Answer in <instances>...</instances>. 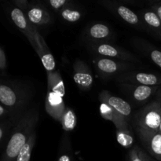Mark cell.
<instances>
[{
    "label": "cell",
    "instance_id": "6da1fadb",
    "mask_svg": "<svg viewBox=\"0 0 161 161\" xmlns=\"http://www.w3.org/2000/svg\"><path fill=\"white\" fill-rule=\"evenodd\" d=\"M39 119V113L36 107L29 108L22 115L11 132L0 161L17 160L20 151L36 130Z\"/></svg>",
    "mask_w": 161,
    "mask_h": 161
},
{
    "label": "cell",
    "instance_id": "7a4b0ae2",
    "mask_svg": "<svg viewBox=\"0 0 161 161\" xmlns=\"http://www.w3.org/2000/svg\"><path fill=\"white\" fill-rule=\"evenodd\" d=\"M33 94L31 87L24 82L0 76V105L20 119L28 109Z\"/></svg>",
    "mask_w": 161,
    "mask_h": 161
},
{
    "label": "cell",
    "instance_id": "3957f363",
    "mask_svg": "<svg viewBox=\"0 0 161 161\" xmlns=\"http://www.w3.org/2000/svg\"><path fill=\"white\" fill-rule=\"evenodd\" d=\"M47 74V91L45 101V109L47 114L59 122L66 106L64 102L65 94L62 77L58 71Z\"/></svg>",
    "mask_w": 161,
    "mask_h": 161
},
{
    "label": "cell",
    "instance_id": "277c9868",
    "mask_svg": "<svg viewBox=\"0 0 161 161\" xmlns=\"http://www.w3.org/2000/svg\"><path fill=\"white\" fill-rule=\"evenodd\" d=\"M134 129L158 131L161 123V102L156 100L145 105L132 116Z\"/></svg>",
    "mask_w": 161,
    "mask_h": 161
},
{
    "label": "cell",
    "instance_id": "5b68a950",
    "mask_svg": "<svg viewBox=\"0 0 161 161\" xmlns=\"http://www.w3.org/2000/svg\"><path fill=\"white\" fill-rule=\"evenodd\" d=\"M92 61L97 76L104 80L116 78L120 74L135 69L134 63L102 57H95Z\"/></svg>",
    "mask_w": 161,
    "mask_h": 161
},
{
    "label": "cell",
    "instance_id": "8992f818",
    "mask_svg": "<svg viewBox=\"0 0 161 161\" xmlns=\"http://www.w3.org/2000/svg\"><path fill=\"white\" fill-rule=\"evenodd\" d=\"M86 48L95 57L119 60L130 63L140 62V59L134 53L111 42L86 44Z\"/></svg>",
    "mask_w": 161,
    "mask_h": 161
},
{
    "label": "cell",
    "instance_id": "52a82bcc",
    "mask_svg": "<svg viewBox=\"0 0 161 161\" xmlns=\"http://www.w3.org/2000/svg\"><path fill=\"white\" fill-rule=\"evenodd\" d=\"M99 3H101L112 14L116 15L117 17H119L121 20H124L125 23L131 26L132 28L140 30V31H146L144 25L142 23L141 19L138 14L129 9L122 3L119 1H114V0H103V1L99 2Z\"/></svg>",
    "mask_w": 161,
    "mask_h": 161
},
{
    "label": "cell",
    "instance_id": "ba28073f",
    "mask_svg": "<svg viewBox=\"0 0 161 161\" xmlns=\"http://www.w3.org/2000/svg\"><path fill=\"white\" fill-rule=\"evenodd\" d=\"M6 10L10 20L14 23V25L18 28L20 32L23 33L26 36L28 42H30L33 49L36 50V35L38 31L37 28H36V27L31 25V23L29 21L28 17L25 15V14L21 9L16 7L14 5L7 6Z\"/></svg>",
    "mask_w": 161,
    "mask_h": 161
},
{
    "label": "cell",
    "instance_id": "9c48e42d",
    "mask_svg": "<svg viewBox=\"0 0 161 161\" xmlns=\"http://www.w3.org/2000/svg\"><path fill=\"white\" fill-rule=\"evenodd\" d=\"M82 38L86 44L110 42L114 39V31L106 24L94 22L85 27Z\"/></svg>",
    "mask_w": 161,
    "mask_h": 161
},
{
    "label": "cell",
    "instance_id": "30bf717a",
    "mask_svg": "<svg viewBox=\"0 0 161 161\" xmlns=\"http://www.w3.org/2000/svg\"><path fill=\"white\" fill-rule=\"evenodd\" d=\"M115 80L119 83H127L149 86H158L161 85V75L160 74L138 72L135 70L124 72L116 76Z\"/></svg>",
    "mask_w": 161,
    "mask_h": 161
},
{
    "label": "cell",
    "instance_id": "8fae6325",
    "mask_svg": "<svg viewBox=\"0 0 161 161\" xmlns=\"http://www.w3.org/2000/svg\"><path fill=\"white\" fill-rule=\"evenodd\" d=\"M72 78L81 91H89L94 85V78L89 66L85 61L77 59L73 64Z\"/></svg>",
    "mask_w": 161,
    "mask_h": 161
},
{
    "label": "cell",
    "instance_id": "7c38bea8",
    "mask_svg": "<svg viewBox=\"0 0 161 161\" xmlns=\"http://www.w3.org/2000/svg\"><path fill=\"white\" fill-rule=\"evenodd\" d=\"M121 90L137 103H145L153 96L156 95L160 86H149L132 83H119Z\"/></svg>",
    "mask_w": 161,
    "mask_h": 161
},
{
    "label": "cell",
    "instance_id": "4fadbf2b",
    "mask_svg": "<svg viewBox=\"0 0 161 161\" xmlns=\"http://www.w3.org/2000/svg\"><path fill=\"white\" fill-rule=\"evenodd\" d=\"M139 141L146 151L157 160L161 161V133L159 131L136 130Z\"/></svg>",
    "mask_w": 161,
    "mask_h": 161
},
{
    "label": "cell",
    "instance_id": "5bb4252c",
    "mask_svg": "<svg viewBox=\"0 0 161 161\" xmlns=\"http://www.w3.org/2000/svg\"><path fill=\"white\" fill-rule=\"evenodd\" d=\"M24 13L31 25L36 28L47 26L53 22V17L50 11L40 3H29L28 8Z\"/></svg>",
    "mask_w": 161,
    "mask_h": 161
},
{
    "label": "cell",
    "instance_id": "9a60e30c",
    "mask_svg": "<svg viewBox=\"0 0 161 161\" xmlns=\"http://www.w3.org/2000/svg\"><path fill=\"white\" fill-rule=\"evenodd\" d=\"M98 99L101 102L105 103L108 106L116 110L119 114L124 116L128 122H130L132 107L127 101L124 100L119 97H116V96L112 94L109 91H105V90L101 91L98 95Z\"/></svg>",
    "mask_w": 161,
    "mask_h": 161
},
{
    "label": "cell",
    "instance_id": "2e32d148",
    "mask_svg": "<svg viewBox=\"0 0 161 161\" xmlns=\"http://www.w3.org/2000/svg\"><path fill=\"white\" fill-rule=\"evenodd\" d=\"M146 32L161 40V20L157 14L149 8L142 9L138 13Z\"/></svg>",
    "mask_w": 161,
    "mask_h": 161
},
{
    "label": "cell",
    "instance_id": "e0dca14e",
    "mask_svg": "<svg viewBox=\"0 0 161 161\" xmlns=\"http://www.w3.org/2000/svg\"><path fill=\"white\" fill-rule=\"evenodd\" d=\"M36 52L39 55L42 65L47 71V73L55 72L56 71V62H55L54 58H53L50 48L47 46L45 39L42 38V36L39 34L38 31L36 35Z\"/></svg>",
    "mask_w": 161,
    "mask_h": 161
},
{
    "label": "cell",
    "instance_id": "ac0fdd59",
    "mask_svg": "<svg viewBox=\"0 0 161 161\" xmlns=\"http://www.w3.org/2000/svg\"><path fill=\"white\" fill-rule=\"evenodd\" d=\"M131 43L138 52L149 58L153 63L161 69V50L148 41L140 38L133 39Z\"/></svg>",
    "mask_w": 161,
    "mask_h": 161
},
{
    "label": "cell",
    "instance_id": "d6986e66",
    "mask_svg": "<svg viewBox=\"0 0 161 161\" xmlns=\"http://www.w3.org/2000/svg\"><path fill=\"white\" fill-rule=\"evenodd\" d=\"M99 112H100L101 116L103 119L113 123L116 129H126L130 127L129 122L124 116L119 114L116 110H114L105 103L101 102V105L99 106Z\"/></svg>",
    "mask_w": 161,
    "mask_h": 161
},
{
    "label": "cell",
    "instance_id": "ffe728a7",
    "mask_svg": "<svg viewBox=\"0 0 161 161\" xmlns=\"http://www.w3.org/2000/svg\"><path fill=\"white\" fill-rule=\"evenodd\" d=\"M57 161H75L69 133H64L61 137Z\"/></svg>",
    "mask_w": 161,
    "mask_h": 161
},
{
    "label": "cell",
    "instance_id": "44dd1931",
    "mask_svg": "<svg viewBox=\"0 0 161 161\" xmlns=\"http://www.w3.org/2000/svg\"><path fill=\"white\" fill-rule=\"evenodd\" d=\"M58 16L63 21L66 23H76L83 18L84 13L79 7L75 6V3L66 6L58 13Z\"/></svg>",
    "mask_w": 161,
    "mask_h": 161
},
{
    "label": "cell",
    "instance_id": "7402d4cb",
    "mask_svg": "<svg viewBox=\"0 0 161 161\" xmlns=\"http://www.w3.org/2000/svg\"><path fill=\"white\" fill-rule=\"evenodd\" d=\"M61 127L64 133H69L75 128L77 124V118L74 110L70 107H66L60 119Z\"/></svg>",
    "mask_w": 161,
    "mask_h": 161
},
{
    "label": "cell",
    "instance_id": "603a6c76",
    "mask_svg": "<svg viewBox=\"0 0 161 161\" xmlns=\"http://www.w3.org/2000/svg\"><path fill=\"white\" fill-rule=\"evenodd\" d=\"M18 120L17 119H9L0 121V146L8 142L11 132Z\"/></svg>",
    "mask_w": 161,
    "mask_h": 161
},
{
    "label": "cell",
    "instance_id": "cb8c5ba5",
    "mask_svg": "<svg viewBox=\"0 0 161 161\" xmlns=\"http://www.w3.org/2000/svg\"><path fill=\"white\" fill-rule=\"evenodd\" d=\"M36 132L35 130L31 135L30 136L29 139L26 142V144L24 146L21 150L19 153L18 156H17V160L16 161H30L31 157V153H32V149L34 148L36 142Z\"/></svg>",
    "mask_w": 161,
    "mask_h": 161
},
{
    "label": "cell",
    "instance_id": "d4e9b609",
    "mask_svg": "<svg viewBox=\"0 0 161 161\" xmlns=\"http://www.w3.org/2000/svg\"><path fill=\"white\" fill-rule=\"evenodd\" d=\"M116 135L117 142L121 146L126 149L132 147L134 144V135L130 127L126 129H116Z\"/></svg>",
    "mask_w": 161,
    "mask_h": 161
},
{
    "label": "cell",
    "instance_id": "484cf974",
    "mask_svg": "<svg viewBox=\"0 0 161 161\" xmlns=\"http://www.w3.org/2000/svg\"><path fill=\"white\" fill-rule=\"evenodd\" d=\"M148 155L138 146L131 148L129 152V160L130 161H146Z\"/></svg>",
    "mask_w": 161,
    "mask_h": 161
},
{
    "label": "cell",
    "instance_id": "4316f807",
    "mask_svg": "<svg viewBox=\"0 0 161 161\" xmlns=\"http://www.w3.org/2000/svg\"><path fill=\"white\" fill-rule=\"evenodd\" d=\"M47 3L50 9L58 14L64 7L72 4L73 2L72 0H47Z\"/></svg>",
    "mask_w": 161,
    "mask_h": 161
},
{
    "label": "cell",
    "instance_id": "83f0119b",
    "mask_svg": "<svg viewBox=\"0 0 161 161\" xmlns=\"http://www.w3.org/2000/svg\"><path fill=\"white\" fill-rule=\"evenodd\" d=\"M7 70V61L3 49L0 47V72L2 76H5Z\"/></svg>",
    "mask_w": 161,
    "mask_h": 161
},
{
    "label": "cell",
    "instance_id": "f1b7e54d",
    "mask_svg": "<svg viewBox=\"0 0 161 161\" xmlns=\"http://www.w3.org/2000/svg\"><path fill=\"white\" fill-rule=\"evenodd\" d=\"M17 119V118L14 117V116H13L12 113H11L9 110H7L6 108H4L3 105H0V121L6 120V119Z\"/></svg>",
    "mask_w": 161,
    "mask_h": 161
},
{
    "label": "cell",
    "instance_id": "f546056e",
    "mask_svg": "<svg viewBox=\"0 0 161 161\" xmlns=\"http://www.w3.org/2000/svg\"><path fill=\"white\" fill-rule=\"evenodd\" d=\"M13 4L24 12L28 8L29 2L27 1V0H15V1H13Z\"/></svg>",
    "mask_w": 161,
    "mask_h": 161
},
{
    "label": "cell",
    "instance_id": "4dcf8cb0",
    "mask_svg": "<svg viewBox=\"0 0 161 161\" xmlns=\"http://www.w3.org/2000/svg\"><path fill=\"white\" fill-rule=\"evenodd\" d=\"M150 8L157 14L161 20V1L153 2L150 5Z\"/></svg>",
    "mask_w": 161,
    "mask_h": 161
},
{
    "label": "cell",
    "instance_id": "1f68e13d",
    "mask_svg": "<svg viewBox=\"0 0 161 161\" xmlns=\"http://www.w3.org/2000/svg\"><path fill=\"white\" fill-rule=\"evenodd\" d=\"M156 96H157V100L161 102V86L159 88L158 91H157V94H156Z\"/></svg>",
    "mask_w": 161,
    "mask_h": 161
},
{
    "label": "cell",
    "instance_id": "d6a6232c",
    "mask_svg": "<svg viewBox=\"0 0 161 161\" xmlns=\"http://www.w3.org/2000/svg\"><path fill=\"white\" fill-rule=\"evenodd\" d=\"M146 161H151V159H150V157H149V156H148V157H147V160H146Z\"/></svg>",
    "mask_w": 161,
    "mask_h": 161
},
{
    "label": "cell",
    "instance_id": "836d02e7",
    "mask_svg": "<svg viewBox=\"0 0 161 161\" xmlns=\"http://www.w3.org/2000/svg\"><path fill=\"white\" fill-rule=\"evenodd\" d=\"M159 132H160L161 133V123H160V127H159V130H158Z\"/></svg>",
    "mask_w": 161,
    "mask_h": 161
}]
</instances>
